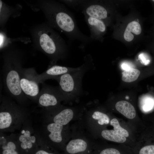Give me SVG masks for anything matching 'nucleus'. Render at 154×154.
Wrapping results in <instances>:
<instances>
[{
  "instance_id": "obj_16",
  "label": "nucleus",
  "mask_w": 154,
  "mask_h": 154,
  "mask_svg": "<svg viewBox=\"0 0 154 154\" xmlns=\"http://www.w3.org/2000/svg\"><path fill=\"white\" fill-rule=\"evenodd\" d=\"M93 137L96 139L100 138L108 141L123 144L127 143V139H128L114 129H108L106 128L98 131L94 135Z\"/></svg>"
},
{
  "instance_id": "obj_15",
  "label": "nucleus",
  "mask_w": 154,
  "mask_h": 154,
  "mask_svg": "<svg viewBox=\"0 0 154 154\" xmlns=\"http://www.w3.org/2000/svg\"><path fill=\"white\" fill-rule=\"evenodd\" d=\"M85 21L90 32V37L92 40H98L106 29L105 23L98 19L84 15Z\"/></svg>"
},
{
  "instance_id": "obj_12",
  "label": "nucleus",
  "mask_w": 154,
  "mask_h": 154,
  "mask_svg": "<svg viewBox=\"0 0 154 154\" xmlns=\"http://www.w3.org/2000/svg\"><path fill=\"white\" fill-rule=\"evenodd\" d=\"M20 86L26 97L36 103L40 92L38 84L30 78L23 68L20 74Z\"/></svg>"
},
{
  "instance_id": "obj_5",
  "label": "nucleus",
  "mask_w": 154,
  "mask_h": 154,
  "mask_svg": "<svg viewBox=\"0 0 154 154\" xmlns=\"http://www.w3.org/2000/svg\"><path fill=\"white\" fill-rule=\"evenodd\" d=\"M39 142L56 150L64 151L71 137L69 124L64 125L42 122L39 127H35Z\"/></svg>"
},
{
  "instance_id": "obj_11",
  "label": "nucleus",
  "mask_w": 154,
  "mask_h": 154,
  "mask_svg": "<svg viewBox=\"0 0 154 154\" xmlns=\"http://www.w3.org/2000/svg\"><path fill=\"white\" fill-rule=\"evenodd\" d=\"M78 67L73 68L62 66L56 64L52 65L42 73L38 74L33 68L23 69L25 73L31 78L38 84L44 83L46 80L54 79L65 73L76 70Z\"/></svg>"
},
{
  "instance_id": "obj_8",
  "label": "nucleus",
  "mask_w": 154,
  "mask_h": 154,
  "mask_svg": "<svg viewBox=\"0 0 154 154\" xmlns=\"http://www.w3.org/2000/svg\"><path fill=\"white\" fill-rule=\"evenodd\" d=\"M94 102L87 103L85 105L83 115L78 120L93 137L98 131L110 125V114L101 110Z\"/></svg>"
},
{
  "instance_id": "obj_27",
  "label": "nucleus",
  "mask_w": 154,
  "mask_h": 154,
  "mask_svg": "<svg viewBox=\"0 0 154 154\" xmlns=\"http://www.w3.org/2000/svg\"><path fill=\"white\" fill-rule=\"evenodd\" d=\"M2 6V2L1 0L0 1V11H1V9Z\"/></svg>"
},
{
  "instance_id": "obj_23",
  "label": "nucleus",
  "mask_w": 154,
  "mask_h": 154,
  "mask_svg": "<svg viewBox=\"0 0 154 154\" xmlns=\"http://www.w3.org/2000/svg\"><path fill=\"white\" fill-rule=\"evenodd\" d=\"M85 0H66L64 2L70 7L76 10L82 9L86 2Z\"/></svg>"
},
{
  "instance_id": "obj_9",
  "label": "nucleus",
  "mask_w": 154,
  "mask_h": 154,
  "mask_svg": "<svg viewBox=\"0 0 154 154\" xmlns=\"http://www.w3.org/2000/svg\"><path fill=\"white\" fill-rule=\"evenodd\" d=\"M17 140L23 154H34L39 147V143L32 118L30 117L23 123Z\"/></svg>"
},
{
  "instance_id": "obj_14",
  "label": "nucleus",
  "mask_w": 154,
  "mask_h": 154,
  "mask_svg": "<svg viewBox=\"0 0 154 154\" xmlns=\"http://www.w3.org/2000/svg\"><path fill=\"white\" fill-rule=\"evenodd\" d=\"M93 154H134L132 149L125 145L118 146L100 143L96 141L93 147Z\"/></svg>"
},
{
  "instance_id": "obj_2",
  "label": "nucleus",
  "mask_w": 154,
  "mask_h": 154,
  "mask_svg": "<svg viewBox=\"0 0 154 154\" xmlns=\"http://www.w3.org/2000/svg\"><path fill=\"white\" fill-rule=\"evenodd\" d=\"M31 117L26 107L22 106L9 96L0 97V132L13 133L20 130L25 121Z\"/></svg>"
},
{
  "instance_id": "obj_18",
  "label": "nucleus",
  "mask_w": 154,
  "mask_h": 154,
  "mask_svg": "<svg viewBox=\"0 0 154 154\" xmlns=\"http://www.w3.org/2000/svg\"><path fill=\"white\" fill-rule=\"evenodd\" d=\"M141 32L140 24L137 22L133 21L127 25L124 33V38L125 40L130 42L134 38L133 35L131 32L136 35L140 34Z\"/></svg>"
},
{
  "instance_id": "obj_21",
  "label": "nucleus",
  "mask_w": 154,
  "mask_h": 154,
  "mask_svg": "<svg viewBox=\"0 0 154 154\" xmlns=\"http://www.w3.org/2000/svg\"><path fill=\"white\" fill-rule=\"evenodd\" d=\"M132 150L134 154H154V145H136Z\"/></svg>"
},
{
  "instance_id": "obj_19",
  "label": "nucleus",
  "mask_w": 154,
  "mask_h": 154,
  "mask_svg": "<svg viewBox=\"0 0 154 154\" xmlns=\"http://www.w3.org/2000/svg\"><path fill=\"white\" fill-rule=\"evenodd\" d=\"M140 73L139 70L131 67L122 72V80L125 82H133L137 79Z\"/></svg>"
},
{
  "instance_id": "obj_26",
  "label": "nucleus",
  "mask_w": 154,
  "mask_h": 154,
  "mask_svg": "<svg viewBox=\"0 0 154 154\" xmlns=\"http://www.w3.org/2000/svg\"><path fill=\"white\" fill-rule=\"evenodd\" d=\"M4 40V37L1 33L0 34V46L1 48L3 45Z\"/></svg>"
},
{
  "instance_id": "obj_6",
  "label": "nucleus",
  "mask_w": 154,
  "mask_h": 154,
  "mask_svg": "<svg viewBox=\"0 0 154 154\" xmlns=\"http://www.w3.org/2000/svg\"><path fill=\"white\" fill-rule=\"evenodd\" d=\"M70 128V138L64 148V154H93L96 139L78 121Z\"/></svg>"
},
{
  "instance_id": "obj_24",
  "label": "nucleus",
  "mask_w": 154,
  "mask_h": 154,
  "mask_svg": "<svg viewBox=\"0 0 154 154\" xmlns=\"http://www.w3.org/2000/svg\"><path fill=\"white\" fill-rule=\"evenodd\" d=\"M139 58L141 60L143 64L145 65H147L150 62V60L149 59H147L143 54H140L139 56Z\"/></svg>"
},
{
  "instance_id": "obj_3",
  "label": "nucleus",
  "mask_w": 154,
  "mask_h": 154,
  "mask_svg": "<svg viewBox=\"0 0 154 154\" xmlns=\"http://www.w3.org/2000/svg\"><path fill=\"white\" fill-rule=\"evenodd\" d=\"M52 6L51 21L55 27L66 34L70 40L80 41L81 48H83L92 41L90 37L79 29L73 15L66 8L56 4Z\"/></svg>"
},
{
  "instance_id": "obj_7",
  "label": "nucleus",
  "mask_w": 154,
  "mask_h": 154,
  "mask_svg": "<svg viewBox=\"0 0 154 154\" xmlns=\"http://www.w3.org/2000/svg\"><path fill=\"white\" fill-rule=\"evenodd\" d=\"M85 105L68 107L62 104L42 109L40 111L42 122L53 123L66 125L72 121L78 120L82 117Z\"/></svg>"
},
{
  "instance_id": "obj_13",
  "label": "nucleus",
  "mask_w": 154,
  "mask_h": 154,
  "mask_svg": "<svg viewBox=\"0 0 154 154\" xmlns=\"http://www.w3.org/2000/svg\"><path fill=\"white\" fill-rule=\"evenodd\" d=\"M0 145L1 154H23L17 140V134L7 135L0 132Z\"/></svg>"
},
{
  "instance_id": "obj_22",
  "label": "nucleus",
  "mask_w": 154,
  "mask_h": 154,
  "mask_svg": "<svg viewBox=\"0 0 154 154\" xmlns=\"http://www.w3.org/2000/svg\"><path fill=\"white\" fill-rule=\"evenodd\" d=\"M34 154H62L57 150L44 144L39 143V146ZM63 154H64V153Z\"/></svg>"
},
{
  "instance_id": "obj_4",
  "label": "nucleus",
  "mask_w": 154,
  "mask_h": 154,
  "mask_svg": "<svg viewBox=\"0 0 154 154\" xmlns=\"http://www.w3.org/2000/svg\"><path fill=\"white\" fill-rule=\"evenodd\" d=\"M6 58L3 68L4 88L9 95L19 104L26 107L29 99L23 93L20 86V74L22 69L20 62L14 56Z\"/></svg>"
},
{
  "instance_id": "obj_17",
  "label": "nucleus",
  "mask_w": 154,
  "mask_h": 154,
  "mask_svg": "<svg viewBox=\"0 0 154 154\" xmlns=\"http://www.w3.org/2000/svg\"><path fill=\"white\" fill-rule=\"evenodd\" d=\"M115 108L117 111L127 119H132L136 116V112L134 107L127 101L121 100L117 102Z\"/></svg>"
},
{
  "instance_id": "obj_25",
  "label": "nucleus",
  "mask_w": 154,
  "mask_h": 154,
  "mask_svg": "<svg viewBox=\"0 0 154 154\" xmlns=\"http://www.w3.org/2000/svg\"><path fill=\"white\" fill-rule=\"evenodd\" d=\"M121 67L124 70L128 69L131 68L129 65L125 63H123L121 65Z\"/></svg>"
},
{
  "instance_id": "obj_20",
  "label": "nucleus",
  "mask_w": 154,
  "mask_h": 154,
  "mask_svg": "<svg viewBox=\"0 0 154 154\" xmlns=\"http://www.w3.org/2000/svg\"><path fill=\"white\" fill-rule=\"evenodd\" d=\"M110 115V125L113 127V129L118 133L130 139L131 135L129 131L121 126L117 118L113 117Z\"/></svg>"
},
{
  "instance_id": "obj_1",
  "label": "nucleus",
  "mask_w": 154,
  "mask_h": 154,
  "mask_svg": "<svg viewBox=\"0 0 154 154\" xmlns=\"http://www.w3.org/2000/svg\"><path fill=\"white\" fill-rule=\"evenodd\" d=\"M93 59L90 54L84 58L83 64L76 70L70 72L56 78L58 87L65 103L70 104L78 101L82 95V82L85 73L92 69Z\"/></svg>"
},
{
  "instance_id": "obj_10",
  "label": "nucleus",
  "mask_w": 154,
  "mask_h": 154,
  "mask_svg": "<svg viewBox=\"0 0 154 154\" xmlns=\"http://www.w3.org/2000/svg\"><path fill=\"white\" fill-rule=\"evenodd\" d=\"M63 98L58 87L49 86L43 83L36 103L42 109L56 107L61 105Z\"/></svg>"
}]
</instances>
